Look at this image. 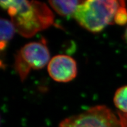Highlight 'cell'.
Segmentation results:
<instances>
[{"label": "cell", "mask_w": 127, "mask_h": 127, "mask_svg": "<svg viewBox=\"0 0 127 127\" xmlns=\"http://www.w3.org/2000/svg\"><path fill=\"white\" fill-rule=\"evenodd\" d=\"M59 127H123L120 118L105 105H96L65 118Z\"/></svg>", "instance_id": "cell-4"}, {"label": "cell", "mask_w": 127, "mask_h": 127, "mask_svg": "<svg viewBox=\"0 0 127 127\" xmlns=\"http://www.w3.org/2000/svg\"><path fill=\"white\" fill-rule=\"evenodd\" d=\"M114 102L115 107L121 112L127 114V85H124L117 90L114 95Z\"/></svg>", "instance_id": "cell-8"}, {"label": "cell", "mask_w": 127, "mask_h": 127, "mask_svg": "<svg viewBox=\"0 0 127 127\" xmlns=\"http://www.w3.org/2000/svg\"><path fill=\"white\" fill-rule=\"evenodd\" d=\"M126 7L117 0H82L73 17L82 27L93 33L114 24L118 9Z\"/></svg>", "instance_id": "cell-2"}, {"label": "cell", "mask_w": 127, "mask_h": 127, "mask_svg": "<svg viewBox=\"0 0 127 127\" xmlns=\"http://www.w3.org/2000/svg\"><path fill=\"white\" fill-rule=\"evenodd\" d=\"M50 61V54L45 42H32L25 45L16 54L14 68L21 80L27 78L31 69H40Z\"/></svg>", "instance_id": "cell-3"}, {"label": "cell", "mask_w": 127, "mask_h": 127, "mask_svg": "<svg viewBox=\"0 0 127 127\" xmlns=\"http://www.w3.org/2000/svg\"><path fill=\"white\" fill-rule=\"evenodd\" d=\"M114 24L119 25H124L127 24V9L126 7L118 9L114 18Z\"/></svg>", "instance_id": "cell-9"}, {"label": "cell", "mask_w": 127, "mask_h": 127, "mask_svg": "<svg viewBox=\"0 0 127 127\" xmlns=\"http://www.w3.org/2000/svg\"><path fill=\"white\" fill-rule=\"evenodd\" d=\"M124 39H125V40L126 41V42L127 43V28L126 30H125V33H124Z\"/></svg>", "instance_id": "cell-10"}, {"label": "cell", "mask_w": 127, "mask_h": 127, "mask_svg": "<svg viewBox=\"0 0 127 127\" xmlns=\"http://www.w3.org/2000/svg\"><path fill=\"white\" fill-rule=\"evenodd\" d=\"M48 72L51 78L57 82H68L77 75V65L72 57L58 55L48 64Z\"/></svg>", "instance_id": "cell-5"}, {"label": "cell", "mask_w": 127, "mask_h": 127, "mask_svg": "<svg viewBox=\"0 0 127 127\" xmlns=\"http://www.w3.org/2000/svg\"><path fill=\"white\" fill-rule=\"evenodd\" d=\"M52 9L63 17L74 15L82 0H48Z\"/></svg>", "instance_id": "cell-6"}, {"label": "cell", "mask_w": 127, "mask_h": 127, "mask_svg": "<svg viewBox=\"0 0 127 127\" xmlns=\"http://www.w3.org/2000/svg\"><path fill=\"white\" fill-rule=\"evenodd\" d=\"M16 31L30 38L54 23V15L45 3L36 0H23L9 14Z\"/></svg>", "instance_id": "cell-1"}, {"label": "cell", "mask_w": 127, "mask_h": 127, "mask_svg": "<svg viewBox=\"0 0 127 127\" xmlns=\"http://www.w3.org/2000/svg\"><path fill=\"white\" fill-rule=\"evenodd\" d=\"M117 1L121 3H125V0H117Z\"/></svg>", "instance_id": "cell-11"}, {"label": "cell", "mask_w": 127, "mask_h": 127, "mask_svg": "<svg viewBox=\"0 0 127 127\" xmlns=\"http://www.w3.org/2000/svg\"><path fill=\"white\" fill-rule=\"evenodd\" d=\"M15 31V27L12 21L5 18L1 19L0 48L2 51L5 49L9 41L13 38Z\"/></svg>", "instance_id": "cell-7"}]
</instances>
